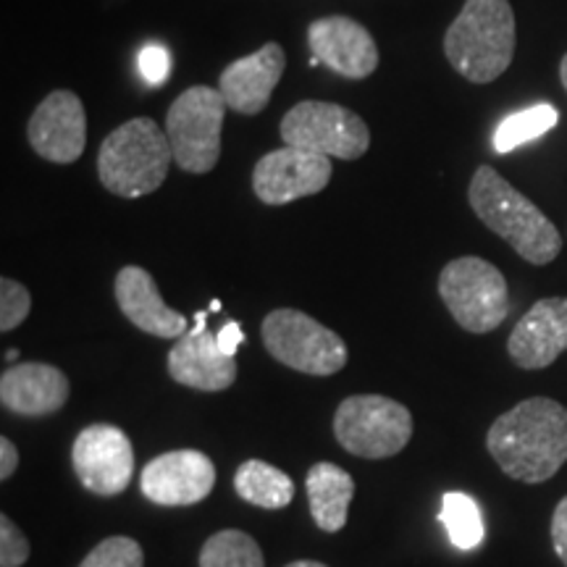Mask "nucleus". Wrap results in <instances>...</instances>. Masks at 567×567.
Returning a JSON list of instances; mask_svg holds the SVG:
<instances>
[{"mask_svg": "<svg viewBox=\"0 0 567 567\" xmlns=\"http://www.w3.org/2000/svg\"><path fill=\"white\" fill-rule=\"evenodd\" d=\"M488 455L523 484H544L567 463V410L549 396H530L492 423Z\"/></svg>", "mask_w": 567, "mask_h": 567, "instance_id": "1", "label": "nucleus"}, {"mask_svg": "<svg viewBox=\"0 0 567 567\" xmlns=\"http://www.w3.org/2000/svg\"><path fill=\"white\" fill-rule=\"evenodd\" d=\"M467 200L481 221L528 264L547 266L563 250L557 226L544 216L538 205L517 193L496 168H476L467 187Z\"/></svg>", "mask_w": 567, "mask_h": 567, "instance_id": "2", "label": "nucleus"}, {"mask_svg": "<svg viewBox=\"0 0 567 567\" xmlns=\"http://www.w3.org/2000/svg\"><path fill=\"white\" fill-rule=\"evenodd\" d=\"M444 55L460 76L488 84L515 55V13L509 0H465L444 34Z\"/></svg>", "mask_w": 567, "mask_h": 567, "instance_id": "3", "label": "nucleus"}, {"mask_svg": "<svg viewBox=\"0 0 567 567\" xmlns=\"http://www.w3.org/2000/svg\"><path fill=\"white\" fill-rule=\"evenodd\" d=\"M174 163L166 130L153 118L137 116L113 130L97 153V176L111 195L134 197L153 195L166 182Z\"/></svg>", "mask_w": 567, "mask_h": 567, "instance_id": "4", "label": "nucleus"}, {"mask_svg": "<svg viewBox=\"0 0 567 567\" xmlns=\"http://www.w3.org/2000/svg\"><path fill=\"white\" fill-rule=\"evenodd\" d=\"M439 297L452 318L471 334H488L509 316L505 276L476 255H465L444 266L439 276Z\"/></svg>", "mask_w": 567, "mask_h": 567, "instance_id": "5", "label": "nucleus"}, {"mask_svg": "<svg viewBox=\"0 0 567 567\" xmlns=\"http://www.w3.org/2000/svg\"><path fill=\"white\" fill-rule=\"evenodd\" d=\"M226 105L221 90L195 84L172 103L166 134L174 163L187 174H208L221 158V130Z\"/></svg>", "mask_w": 567, "mask_h": 567, "instance_id": "6", "label": "nucleus"}, {"mask_svg": "<svg viewBox=\"0 0 567 567\" xmlns=\"http://www.w3.org/2000/svg\"><path fill=\"white\" fill-rule=\"evenodd\" d=\"M274 360L308 375H334L347 365V344L337 331L295 308L271 310L260 326Z\"/></svg>", "mask_w": 567, "mask_h": 567, "instance_id": "7", "label": "nucleus"}, {"mask_svg": "<svg viewBox=\"0 0 567 567\" xmlns=\"http://www.w3.org/2000/svg\"><path fill=\"white\" fill-rule=\"evenodd\" d=\"M334 436L352 455L384 460L408 446L413 436V415L389 396L354 394L337 408Z\"/></svg>", "mask_w": 567, "mask_h": 567, "instance_id": "8", "label": "nucleus"}, {"mask_svg": "<svg viewBox=\"0 0 567 567\" xmlns=\"http://www.w3.org/2000/svg\"><path fill=\"white\" fill-rule=\"evenodd\" d=\"M284 145L321 153L326 158L354 161L371 147V130L358 113L339 103L302 101L281 118Z\"/></svg>", "mask_w": 567, "mask_h": 567, "instance_id": "9", "label": "nucleus"}, {"mask_svg": "<svg viewBox=\"0 0 567 567\" xmlns=\"http://www.w3.org/2000/svg\"><path fill=\"white\" fill-rule=\"evenodd\" d=\"M71 463L80 484L97 496L122 494L134 476L130 436L111 423H95L80 431L71 446Z\"/></svg>", "mask_w": 567, "mask_h": 567, "instance_id": "10", "label": "nucleus"}, {"mask_svg": "<svg viewBox=\"0 0 567 567\" xmlns=\"http://www.w3.org/2000/svg\"><path fill=\"white\" fill-rule=\"evenodd\" d=\"M331 182V158L284 145L266 153L252 168V193L264 205H289L318 195Z\"/></svg>", "mask_w": 567, "mask_h": 567, "instance_id": "11", "label": "nucleus"}, {"mask_svg": "<svg viewBox=\"0 0 567 567\" xmlns=\"http://www.w3.org/2000/svg\"><path fill=\"white\" fill-rule=\"evenodd\" d=\"M216 486V465L205 452L174 450L142 467L140 488L153 505L187 507L203 502Z\"/></svg>", "mask_w": 567, "mask_h": 567, "instance_id": "12", "label": "nucleus"}, {"mask_svg": "<svg viewBox=\"0 0 567 567\" xmlns=\"http://www.w3.org/2000/svg\"><path fill=\"white\" fill-rule=\"evenodd\" d=\"M27 140L40 158L69 166L87 147V111L71 90H55L34 109Z\"/></svg>", "mask_w": 567, "mask_h": 567, "instance_id": "13", "label": "nucleus"}, {"mask_svg": "<svg viewBox=\"0 0 567 567\" xmlns=\"http://www.w3.org/2000/svg\"><path fill=\"white\" fill-rule=\"evenodd\" d=\"M197 326L168 352V373L176 384L197 392H224L237 379V360L226 354L218 337L208 329V310L195 313Z\"/></svg>", "mask_w": 567, "mask_h": 567, "instance_id": "14", "label": "nucleus"}, {"mask_svg": "<svg viewBox=\"0 0 567 567\" xmlns=\"http://www.w3.org/2000/svg\"><path fill=\"white\" fill-rule=\"evenodd\" d=\"M308 45L321 63L344 80H368L379 69V45L360 21L323 17L308 27Z\"/></svg>", "mask_w": 567, "mask_h": 567, "instance_id": "15", "label": "nucleus"}, {"mask_svg": "<svg viewBox=\"0 0 567 567\" xmlns=\"http://www.w3.org/2000/svg\"><path fill=\"white\" fill-rule=\"evenodd\" d=\"M287 69V55L279 42H266L260 51L231 61L218 76L226 105L243 116H255L271 103L276 84L281 82Z\"/></svg>", "mask_w": 567, "mask_h": 567, "instance_id": "16", "label": "nucleus"}, {"mask_svg": "<svg viewBox=\"0 0 567 567\" xmlns=\"http://www.w3.org/2000/svg\"><path fill=\"white\" fill-rule=\"evenodd\" d=\"M509 358L526 371H542L567 350V297L538 300L517 321L507 342Z\"/></svg>", "mask_w": 567, "mask_h": 567, "instance_id": "17", "label": "nucleus"}, {"mask_svg": "<svg viewBox=\"0 0 567 567\" xmlns=\"http://www.w3.org/2000/svg\"><path fill=\"white\" fill-rule=\"evenodd\" d=\"M113 292L122 313L145 334L158 339H182L187 334V318L163 302L158 284L145 268L124 266L113 281Z\"/></svg>", "mask_w": 567, "mask_h": 567, "instance_id": "18", "label": "nucleus"}, {"mask_svg": "<svg viewBox=\"0 0 567 567\" xmlns=\"http://www.w3.org/2000/svg\"><path fill=\"white\" fill-rule=\"evenodd\" d=\"M69 379L48 363H21L0 375V402L9 413L24 417L53 415L66 405Z\"/></svg>", "mask_w": 567, "mask_h": 567, "instance_id": "19", "label": "nucleus"}, {"mask_svg": "<svg viewBox=\"0 0 567 567\" xmlns=\"http://www.w3.org/2000/svg\"><path fill=\"white\" fill-rule=\"evenodd\" d=\"M305 486H308L310 515H313L316 526L326 534L342 530L354 494V481L350 473L334 463H316L308 471Z\"/></svg>", "mask_w": 567, "mask_h": 567, "instance_id": "20", "label": "nucleus"}, {"mask_svg": "<svg viewBox=\"0 0 567 567\" xmlns=\"http://www.w3.org/2000/svg\"><path fill=\"white\" fill-rule=\"evenodd\" d=\"M234 488L255 507L281 509L295 499V484L279 467L264 463V460H247L239 465L234 476Z\"/></svg>", "mask_w": 567, "mask_h": 567, "instance_id": "21", "label": "nucleus"}, {"mask_svg": "<svg viewBox=\"0 0 567 567\" xmlns=\"http://www.w3.org/2000/svg\"><path fill=\"white\" fill-rule=\"evenodd\" d=\"M439 523L446 528V536L457 549H476L484 542V515L478 502L463 492H446L439 509Z\"/></svg>", "mask_w": 567, "mask_h": 567, "instance_id": "22", "label": "nucleus"}, {"mask_svg": "<svg viewBox=\"0 0 567 567\" xmlns=\"http://www.w3.org/2000/svg\"><path fill=\"white\" fill-rule=\"evenodd\" d=\"M557 122H559V111L549 103H538V105H530L526 111H517L496 126L494 151L502 155L513 153L515 147L526 145V142L538 140L542 134L555 130Z\"/></svg>", "mask_w": 567, "mask_h": 567, "instance_id": "23", "label": "nucleus"}, {"mask_svg": "<svg viewBox=\"0 0 567 567\" xmlns=\"http://www.w3.org/2000/svg\"><path fill=\"white\" fill-rule=\"evenodd\" d=\"M200 567H266L258 542L245 530H218L200 551Z\"/></svg>", "mask_w": 567, "mask_h": 567, "instance_id": "24", "label": "nucleus"}, {"mask_svg": "<svg viewBox=\"0 0 567 567\" xmlns=\"http://www.w3.org/2000/svg\"><path fill=\"white\" fill-rule=\"evenodd\" d=\"M80 567H145V555L134 538L111 536L97 544Z\"/></svg>", "mask_w": 567, "mask_h": 567, "instance_id": "25", "label": "nucleus"}, {"mask_svg": "<svg viewBox=\"0 0 567 567\" xmlns=\"http://www.w3.org/2000/svg\"><path fill=\"white\" fill-rule=\"evenodd\" d=\"M32 310V295L24 284L3 276L0 279V331L9 334L17 326L24 323V318Z\"/></svg>", "mask_w": 567, "mask_h": 567, "instance_id": "26", "label": "nucleus"}, {"mask_svg": "<svg viewBox=\"0 0 567 567\" xmlns=\"http://www.w3.org/2000/svg\"><path fill=\"white\" fill-rule=\"evenodd\" d=\"M30 559V542L13 526L11 517H0V567H21Z\"/></svg>", "mask_w": 567, "mask_h": 567, "instance_id": "27", "label": "nucleus"}, {"mask_svg": "<svg viewBox=\"0 0 567 567\" xmlns=\"http://www.w3.org/2000/svg\"><path fill=\"white\" fill-rule=\"evenodd\" d=\"M168 69H172V61H168L166 48L161 45H147L140 51V71L145 76L147 84H163L168 76Z\"/></svg>", "mask_w": 567, "mask_h": 567, "instance_id": "28", "label": "nucleus"}, {"mask_svg": "<svg viewBox=\"0 0 567 567\" xmlns=\"http://www.w3.org/2000/svg\"><path fill=\"white\" fill-rule=\"evenodd\" d=\"M551 544H555L557 557L567 567V496L557 505L555 515H551Z\"/></svg>", "mask_w": 567, "mask_h": 567, "instance_id": "29", "label": "nucleus"}, {"mask_svg": "<svg viewBox=\"0 0 567 567\" xmlns=\"http://www.w3.org/2000/svg\"><path fill=\"white\" fill-rule=\"evenodd\" d=\"M19 465V450L13 446L11 439H0V478L9 481L17 473Z\"/></svg>", "mask_w": 567, "mask_h": 567, "instance_id": "30", "label": "nucleus"}, {"mask_svg": "<svg viewBox=\"0 0 567 567\" xmlns=\"http://www.w3.org/2000/svg\"><path fill=\"white\" fill-rule=\"evenodd\" d=\"M216 337H218V344H221V350L226 354H231V358H234V352H237V347L245 342V331H243V326H239L237 321L226 323Z\"/></svg>", "mask_w": 567, "mask_h": 567, "instance_id": "31", "label": "nucleus"}, {"mask_svg": "<svg viewBox=\"0 0 567 567\" xmlns=\"http://www.w3.org/2000/svg\"><path fill=\"white\" fill-rule=\"evenodd\" d=\"M287 567H326V565L313 563V559H297V563H289Z\"/></svg>", "mask_w": 567, "mask_h": 567, "instance_id": "32", "label": "nucleus"}, {"mask_svg": "<svg viewBox=\"0 0 567 567\" xmlns=\"http://www.w3.org/2000/svg\"><path fill=\"white\" fill-rule=\"evenodd\" d=\"M559 80H563V87L567 90V53H565L563 63H559Z\"/></svg>", "mask_w": 567, "mask_h": 567, "instance_id": "33", "label": "nucleus"}, {"mask_svg": "<svg viewBox=\"0 0 567 567\" xmlns=\"http://www.w3.org/2000/svg\"><path fill=\"white\" fill-rule=\"evenodd\" d=\"M19 358V350H9V352H6V360H9V363H13V360H17Z\"/></svg>", "mask_w": 567, "mask_h": 567, "instance_id": "34", "label": "nucleus"}, {"mask_svg": "<svg viewBox=\"0 0 567 567\" xmlns=\"http://www.w3.org/2000/svg\"><path fill=\"white\" fill-rule=\"evenodd\" d=\"M210 310H221V300H213L210 302Z\"/></svg>", "mask_w": 567, "mask_h": 567, "instance_id": "35", "label": "nucleus"}]
</instances>
